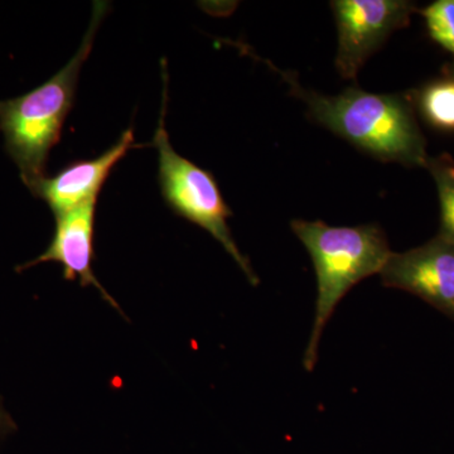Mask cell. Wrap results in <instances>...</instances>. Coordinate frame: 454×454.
I'll return each instance as SVG.
<instances>
[{"label":"cell","mask_w":454,"mask_h":454,"mask_svg":"<svg viewBox=\"0 0 454 454\" xmlns=\"http://www.w3.org/2000/svg\"><path fill=\"white\" fill-rule=\"evenodd\" d=\"M279 74L293 94L307 104L310 116L337 136L384 162L426 166V140L406 98L358 88L327 97L301 88L295 74Z\"/></svg>","instance_id":"1"},{"label":"cell","mask_w":454,"mask_h":454,"mask_svg":"<svg viewBox=\"0 0 454 454\" xmlns=\"http://www.w3.org/2000/svg\"><path fill=\"white\" fill-rule=\"evenodd\" d=\"M437 184L441 203L439 236L454 247V162L450 155L428 158L426 164Z\"/></svg>","instance_id":"9"},{"label":"cell","mask_w":454,"mask_h":454,"mask_svg":"<svg viewBox=\"0 0 454 454\" xmlns=\"http://www.w3.org/2000/svg\"><path fill=\"white\" fill-rule=\"evenodd\" d=\"M448 79L453 80L454 82V65L450 68V76H448Z\"/></svg>","instance_id":"13"},{"label":"cell","mask_w":454,"mask_h":454,"mask_svg":"<svg viewBox=\"0 0 454 454\" xmlns=\"http://www.w3.org/2000/svg\"><path fill=\"white\" fill-rule=\"evenodd\" d=\"M107 9L106 2L94 3L91 22L80 49L49 82L22 97L0 100V131L4 136L5 149L32 195L47 177L50 152L61 138L62 127L73 109L82 65L91 52Z\"/></svg>","instance_id":"2"},{"label":"cell","mask_w":454,"mask_h":454,"mask_svg":"<svg viewBox=\"0 0 454 454\" xmlns=\"http://www.w3.org/2000/svg\"><path fill=\"white\" fill-rule=\"evenodd\" d=\"M97 201L98 199L89 200L56 216L55 235L49 247L37 258L18 267V270H26L42 262H59L64 269L66 280H77L82 288L94 286L104 301L121 310V306L101 286L92 270Z\"/></svg>","instance_id":"7"},{"label":"cell","mask_w":454,"mask_h":454,"mask_svg":"<svg viewBox=\"0 0 454 454\" xmlns=\"http://www.w3.org/2000/svg\"><path fill=\"white\" fill-rule=\"evenodd\" d=\"M164 91L162 114L154 133L153 146L160 160V184L164 201L170 208L191 223H196L214 236L223 249L231 255L253 286H258L259 278L236 245L227 220L232 212L223 200L219 184L212 173L196 166L173 149L167 133L164 116L167 106V73L163 67Z\"/></svg>","instance_id":"4"},{"label":"cell","mask_w":454,"mask_h":454,"mask_svg":"<svg viewBox=\"0 0 454 454\" xmlns=\"http://www.w3.org/2000/svg\"><path fill=\"white\" fill-rule=\"evenodd\" d=\"M17 429L16 423L11 414L5 411L2 400H0V438L7 437L8 434L13 433Z\"/></svg>","instance_id":"12"},{"label":"cell","mask_w":454,"mask_h":454,"mask_svg":"<svg viewBox=\"0 0 454 454\" xmlns=\"http://www.w3.org/2000/svg\"><path fill=\"white\" fill-rule=\"evenodd\" d=\"M382 284L417 295L454 321V247L441 236L404 253H391Z\"/></svg>","instance_id":"6"},{"label":"cell","mask_w":454,"mask_h":454,"mask_svg":"<svg viewBox=\"0 0 454 454\" xmlns=\"http://www.w3.org/2000/svg\"><path fill=\"white\" fill-rule=\"evenodd\" d=\"M331 7L339 29L334 64L345 80H354L391 33L408 26L415 11L405 0H334Z\"/></svg>","instance_id":"5"},{"label":"cell","mask_w":454,"mask_h":454,"mask_svg":"<svg viewBox=\"0 0 454 454\" xmlns=\"http://www.w3.org/2000/svg\"><path fill=\"white\" fill-rule=\"evenodd\" d=\"M419 107L433 127L454 130V82L450 79L429 83L420 91Z\"/></svg>","instance_id":"10"},{"label":"cell","mask_w":454,"mask_h":454,"mask_svg":"<svg viewBox=\"0 0 454 454\" xmlns=\"http://www.w3.org/2000/svg\"><path fill=\"white\" fill-rule=\"evenodd\" d=\"M422 14L432 40L454 55V0H437Z\"/></svg>","instance_id":"11"},{"label":"cell","mask_w":454,"mask_h":454,"mask_svg":"<svg viewBox=\"0 0 454 454\" xmlns=\"http://www.w3.org/2000/svg\"><path fill=\"white\" fill-rule=\"evenodd\" d=\"M292 230L312 258L317 276L315 318L303 366L313 372L319 342L337 304L349 289L373 274H380L389 259V241L376 225L330 226L324 221H292Z\"/></svg>","instance_id":"3"},{"label":"cell","mask_w":454,"mask_h":454,"mask_svg":"<svg viewBox=\"0 0 454 454\" xmlns=\"http://www.w3.org/2000/svg\"><path fill=\"white\" fill-rule=\"evenodd\" d=\"M134 146V129L128 128L115 145L94 160H77L41 182L33 196L43 200L55 216L98 199L116 164Z\"/></svg>","instance_id":"8"}]
</instances>
